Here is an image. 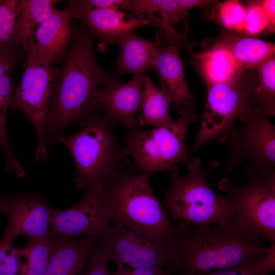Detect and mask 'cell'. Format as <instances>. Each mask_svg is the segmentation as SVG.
<instances>
[{
	"mask_svg": "<svg viewBox=\"0 0 275 275\" xmlns=\"http://www.w3.org/2000/svg\"><path fill=\"white\" fill-rule=\"evenodd\" d=\"M275 268V244L264 255L229 269L213 270L193 275H266Z\"/></svg>",
	"mask_w": 275,
	"mask_h": 275,
	"instance_id": "83f0119b",
	"label": "cell"
},
{
	"mask_svg": "<svg viewBox=\"0 0 275 275\" xmlns=\"http://www.w3.org/2000/svg\"><path fill=\"white\" fill-rule=\"evenodd\" d=\"M19 49H13L0 51V78L11 70L19 61Z\"/></svg>",
	"mask_w": 275,
	"mask_h": 275,
	"instance_id": "836d02e7",
	"label": "cell"
},
{
	"mask_svg": "<svg viewBox=\"0 0 275 275\" xmlns=\"http://www.w3.org/2000/svg\"><path fill=\"white\" fill-rule=\"evenodd\" d=\"M73 19L82 21L94 38L100 41V50L117 42L125 33L138 27L152 26L148 20L142 19L118 9H93L80 6L73 1L68 2Z\"/></svg>",
	"mask_w": 275,
	"mask_h": 275,
	"instance_id": "5bb4252c",
	"label": "cell"
},
{
	"mask_svg": "<svg viewBox=\"0 0 275 275\" xmlns=\"http://www.w3.org/2000/svg\"><path fill=\"white\" fill-rule=\"evenodd\" d=\"M120 48L117 64L119 74H142L153 70L161 48V39L156 35L154 41L141 38L134 30L120 36L116 42Z\"/></svg>",
	"mask_w": 275,
	"mask_h": 275,
	"instance_id": "ac0fdd59",
	"label": "cell"
},
{
	"mask_svg": "<svg viewBox=\"0 0 275 275\" xmlns=\"http://www.w3.org/2000/svg\"><path fill=\"white\" fill-rule=\"evenodd\" d=\"M107 261L101 250L93 242L84 275H111L108 270Z\"/></svg>",
	"mask_w": 275,
	"mask_h": 275,
	"instance_id": "1f68e13d",
	"label": "cell"
},
{
	"mask_svg": "<svg viewBox=\"0 0 275 275\" xmlns=\"http://www.w3.org/2000/svg\"><path fill=\"white\" fill-rule=\"evenodd\" d=\"M81 129L70 135L63 134L57 142L63 144L74 160V182L79 189L103 186L132 168L125 148L113 132L117 123L98 114L80 121Z\"/></svg>",
	"mask_w": 275,
	"mask_h": 275,
	"instance_id": "3957f363",
	"label": "cell"
},
{
	"mask_svg": "<svg viewBox=\"0 0 275 275\" xmlns=\"http://www.w3.org/2000/svg\"><path fill=\"white\" fill-rule=\"evenodd\" d=\"M172 103L153 82L148 76L143 77L142 91V113L138 115L136 125L158 127L171 123L174 120L170 113Z\"/></svg>",
	"mask_w": 275,
	"mask_h": 275,
	"instance_id": "cb8c5ba5",
	"label": "cell"
},
{
	"mask_svg": "<svg viewBox=\"0 0 275 275\" xmlns=\"http://www.w3.org/2000/svg\"><path fill=\"white\" fill-rule=\"evenodd\" d=\"M94 243L117 265L162 269L168 261L167 243L124 227L108 226Z\"/></svg>",
	"mask_w": 275,
	"mask_h": 275,
	"instance_id": "8fae6325",
	"label": "cell"
},
{
	"mask_svg": "<svg viewBox=\"0 0 275 275\" xmlns=\"http://www.w3.org/2000/svg\"><path fill=\"white\" fill-rule=\"evenodd\" d=\"M144 76L135 74L129 81H121L102 87L96 94V100L105 116L116 123H121L129 129L136 125L141 110Z\"/></svg>",
	"mask_w": 275,
	"mask_h": 275,
	"instance_id": "9a60e30c",
	"label": "cell"
},
{
	"mask_svg": "<svg viewBox=\"0 0 275 275\" xmlns=\"http://www.w3.org/2000/svg\"><path fill=\"white\" fill-rule=\"evenodd\" d=\"M216 40L226 48L243 71L253 69L274 56V43L258 38L224 32Z\"/></svg>",
	"mask_w": 275,
	"mask_h": 275,
	"instance_id": "7402d4cb",
	"label": "cell"
},
{
	"mask_svg": "<svg viewBox=\"0 0 275 275\" xmlns=\"http://www.w3.org/2000/svg\"><path fill=\"white\" fill-rule=\"evenodd\" d=\"M54 210L42 195L14 193L9 197L5 213L8 220L2 239L12 243L20 235L27 237L29 241L48 237Z\"/></svg>",
	"mask_w": 275,
	"mask_h": 275,
	"instance_id": "4fadbf2b",
	"label": "cell"
},
{
	"mask_svg": "<svg viewBox=\"0 0 275 275\" xmlns=\"http://www.w3.org/2000/svg\"><path fill=\"white\" fill-rule=\"evenodd\" d=\"M218 18L227 30L243 32L245 23L246 8L239 1L229 0L218 4Z\"/></svg>",
	"mask_w": 275,
	"mask_h": 275,
	"instance_id": "f546056e",
	"label": "cell"
},
{
	"mask_svg": "<svg viewBox=\"0 0 275 275\" xmlns=\"http://www.w3.org/2000/svg\"><path fill=\"white\" fill-rule=\"evenodd\" d=\"M153 69L159 78V89L178 112L188 102L196 99L188 87L177 46L169 44L161 48Z\"/></svg>",
	"mask_w": 275,
	"mask_h": 275,
	"instance_id": "e0dca14e",
	"label": "cell"
},
{
	"mask_svg": "<svg viewBox=\"0 0 275 275\" xmlns=\"http://www.w3.org/2000/svg\"><path fill=\"white\" fill-rule=\"evenodd\" d=\"M196 99L186 104L178 112L180 118L170 124L149 130L138 125L128 129L125 149L142 173L169 172L178 163L188 161L186 138L189 124L197 120Z\"/></svg>",
	"mask_w": 275,
	"mask_h": 275,
	"instance_id": "8992f818",
	"label": "cell"
},
{
	"mask_svg": "<svg viewBox=\"0 0 275 275\" xmlns=\"http://www.w3.org/2000/svg\"><path fill=\"white\" fill-rule=\"evenodd\" d=\"M225 143V148L230 156L224 167L229 174L247 160V166L275 167V125L258 107H253L250 119L241 127L234 126L219 143Z\"/></svg>",
	"mask_w": 275,
	"mask_h": 275,
	"instance_id": "30bf717a",
	"label": "cell"
},
{
	"mask_svg": "<svg viewBox=\"0 0 275 275\" xmlns=\"http://www.w3.org/2000/svg\"><path fill=\"white\" fill-rule=\"evenodd\" d=\"M260 4L266 15L268 22L269 29L271 31L274 30L275 22V1H260Z\"/></svg>",
	"mask_w": 275,
	"mask_h": 275,
	"instance_id": "d590c367",
	"label": "cell"
},
{
	"mask_svg": "<svg viewBox=\"0 0 275 275\" xmlns=\"http://www.w3.org/2000/svg\"><path fill=\"white\" fill-rule=\"evenodd\" d=\"M236 215L228 222L190 229L179 223L167 242L168 275H193L239 266L269 251Z\"/></svg>",
	"mask_w": 275,
	"mask_h": 275,
	"instance_id": "6da1fadb",
	"label": "cell"
},
{
	"mask_svg": "<svg viewBox=\"0 0 275 275\" xmlns=\"http://www.w3.org/2000/svg\"><path fill=\"white\" fill-rule=\"evenodd\" d=\"M219 163L214 161L204 168L201 159L194 157L186 163L185 176L180 175L177 166L168 172L170 184L163 203L171 219L203 227L228 222L236 215L227 198L214 193L206 181Z\"/></svg>",
	"mask_w": 275,
	"mask_h": 275,
	"instance_id": "5b68a950",
	"label": "cell"
},
{
	"mask_svg": "<svg viewBox=\"0 0 275 275\" xmlns=\"http://www.w3.org/2000/svg\"><path fill=\"white\" fill-rule=\"evenodd\" d=\"M179 4L187 11L195 7H200L205 10L210 8L216 2L215 1L178 0Z\"/></svg>",
	"mask_w": 275,
	"mask_h": 275,
	"instance_id": "8d00e7d4",
	"label": "cell"
},
{
	"mask_svg": "<svg viewBox=\"0 0 275 275\" xmlns=\"http://www.w3.org/2000/svg\"><path fill=\"white\" fill-rule=\"evenodd\" d=\"M73 18L67 8L56 9L36 29L34 44L26 52L53 66L62 62L73 40Z\"/></svg>",
	"mask_w": 275,
	"mask_h": 275,
	"instance_id": "2e32d148",
	"label": "cell"
},
{
	"mask_svg": "<svg viewBox=\"0 0 275 275\" xmlns=\"http://www.w3.org/2000/svg\"><path fill=\"white\" fill-rule=\"evenodd\" d=\"M19 0H0V51L16 47Z\"/></svg>",
	"mask_w": 275,
	"mask_h": 275,
	"instance_id": "484cf974",
	"label": "cell"
},
{
	"mask_svg": "<svg viewBox=\"0 0 275 275\" xmlns=\"http://www.w3.org/2000/svg\"><path fill=\"white\" fill-rule=\"evenodd\" d=\"M103 186L114 226L167 243L176 235L179 223L173 224L166 216L148 175L133 173L132 168Z\"/></svg>",
	"mask_w": 275,
	"mask_h": 275,
	"instance_id": "277c9868",
	"label": "cell"
},
{
	"mask_svg": "<svg viewBox=\"0 0 275 275\" xmlns=\"http://www.w3.org/2000/svg\"><path fill=\"white\" fill-rule=\"evenodd\" d=\"M53 236L54 249L43 275H84L93 241L87 237L65 238Z\"/></svg>",
	"mask_w": 275,
	"mask_h": 275,
	"instance_id": "ffe728a7",
	"label": "cell"
},
{
	"mask_svg": "<svg viewBox=\"0 0 275 275\" xmlns=\"http://www.w3.org/2000/svg\"><path fill=\"white\" fill-rule=\"evenodd\" d=\"M25 69L20 81L12 93L10 108L23 112L32 122L38 139L35 158L43 161L48 149L45 124L59 69L41 60L32 52L26 53Z\"/></svg>",
	"mask_w": 275,
	"mask_h": 275,
	"instance_id": "9c48e42d",
	"label": "cell"
},
{
	"mask_svg": "<svg viewBox=\"0 0 275 275\" xmlns=\"http://www.w3.org/2000/svg\"><path fill=\"white\" fill-rule=\"evenodd\" d=\"M258 85L253 69L230 79L207 86L206 102L201 125L193 146L187 150L191 154L205 144L219 143L232 129L238 119L243 124L250 119L253 107L250 97Z\"/></svg>",
	"mask_w": 275,
	"mask_h": 275,
	"instance_id": "52a82bcc",
	"label": "cell"
},
{
	"mask_svg": "<svg viewBox=\"0 0 275 275\" xmlns=\"http://www.w3.org/2000/svg\"><path fill=\"white\" fill-rule=\"evenodd\" d=\"M28 263L25 248L17 249L3 239L0 241V275H23Z\"/></svg>",
	"mask_w": 275,
	"mask_h": 275,
	"instance_id": "f1b7e54d",
	"label": "cell"
},
{
	"mask_svg": "<svg viewBox=\"0 0 275 275\" xmlns=\"http://www.w3.org/2000/svg\"><path fill=\"white\" fill-rule=\"evenodd\" d=\"M8 199V195H0V213H5Z\"/></svg>",
	"mask_w": 275,
	"mask_h": 275,
	"instance_id": "74e56055",
	"label": "cell"
},
{
	"mask_svg": "<svg viewBox=\"0 0 275 275\" xmlns=\"http://www.w3.org/2000/svg\"><path fill=\"white\" fill-rule=\"evenodd\" d=\"M242 169L250 181L236 186L227 178L221 179L218 188L234 207L236 215L262 238L275 242V167L253 168L243 165Z\"/></svg>",
	"mask_w": 275,
	"mask_h": 275,
	"instance_id": "ba28073f",
	"label": "cell"
},
{
	"mask_svg": "<svg viewBox=\"0 0 275 275\" xmlns=\"http://www.w3.org/2000/svg\"><path fill=\"white\" fill-rule=\"evenodd\" d=\"M138 18L148 20L153 26L162 29L170 44L177 46L183 36L178 35L173 28L175 23L183 20L187 11L178 1L129 0L124 9Z\"/></svg>",
	"mask_w": 275,
	"mask_h": 275,
	"instance_id": "d6986e66",
	"label": "cell"
},
{
	"mask_svg": "<svg viewBox=\"0 0 275 275\" xmlns=\"http://www.w3.org/2000/svg\"><path fill=\"white\" fill-rule=\"evenodd\" d=\"M112 223V214L104 186L87 189L75 205L64 210L54 209L50 234L65 238L84 235L98 239Z\"/></svg>",
	"mask_w": 275,
	"mask_h": 275,
	"instance_id": "7c38bea8",
	"label": "cell"
},
{
	"mask_svg": "<svg viewBox=\"0 0 275 275\" xmlns=\"http://www.w3.org/2000/svg\"><path fill=\"white\" fill-rule=\"evenodd\" d=\"M54 237L51 234L43 239L30 241L25 247L28 263L23 275H43L51 258Z\"/></svg>",
	"mask_w": 275,
	"mask_h": 275,
	"instance_id": "4316f807",
	"label": "cell"
},
{
	"mask_svg": "<svg viewBox=\"0 0 275 275\" xmlns=\"http://www.w3.org/2000/svg\"><path fill=\"white\" fill-rule=\"evenodd\" d=\"M191 64L196 67L206 86L242 74V70L226 48L215 40L203 50L194 54Z\"/></svg>",
	"mask_w": 275,
	"mask_h": 275,
	"instance_id": "44dd1931",
	"label": "cell"
},
{
	"mask_svg": "<svg viewBox=\"0 0 275 275\" xmlns=\"http://www.w3.org/2000/svg\"><path fill=\"white\" fill-rule=\"evenodd\" d=\"M258 85L250 97L252 107H258L267 116L275 115V56L255 67Z\"/></svg>",
	"mask_w": 275,
	"mask_h": 275,
	"instance_id": "d4e9b609",
	"label": "cell"
},
{
	"mask_svg": "<svg viewBox=\"0 0 275 275\" xmlns=\"http://www.w3.org/2000/svg\"><path fill=\"white\" fill-rule=\"evenodd\" d=\"M58 1L19 0L16 47L27 52L34 45L33 36L38 26L49 17Z\"/></svg>",
	"mask_w": 275,
	"mask_h": 275,
	"instance_id": "603a6c76",
	"label": "cell"
},
{
	"mask_svg": "<svg viewBox=\"0 0 275 275\" xmlns=\"http://www.w3.org/2000/svg\"><path fill=\"white\" fill-rule=\"evenodd\" d=\"M111 275H168L166 269L154 268H135L128 270L124 266L117 265L115 271Z\"/></svg>",
	"mask_w": 275,
	"mask_h": 275,
	"instance_id": "e575fe53",
	"label": "cell"
},
{
	"mask_svg": "<svg viewBox=\"0 0 275 275\" xmlns=\"http://www.w3.org/2000/svg\"><path fill=\"white\" fill-rule=\"evenodd\" d=\"M94 37L85 26L73 24V40L59 69L45 124L50 145L70 124L98 114L99 89L121 80L104 71L93 50Z\"/></svg>",
	"mask_w": 275,
	"mask_h": 275,
	"instance_id": "7a4b0ae2",
	"label": "cell"
},
{
	"mask_svg": "<svg viewBox=\"0 0 275 275\" xmlns=\"http://www.w3.org/2000/svg\"><path fill=\"white\" fill-rule=\"evenodd\" d=\"M246 8L244 32L250 36L258 35L269 29V22L260 1L252 2Z\"/></svg>",
	"mask_w": 275,
	"mask_h": 275,
	"instance_id": "4dcf8cb0",
	"label": "cell"
},
{
	"mask_svg": "<svg viewBox=\"0 0 275 275\" xmlns=\"http://www.w3.org/2000/svg\"><path fill=\"white\" fill-rule=\"evenodd\" d=\"M129 0H73V2L83 7L93 9H123Z\"/></svg>",
	"mask_w": 275,
	"mask_h": 275,
	"instance_id": "d6a6232c",
	"label": "cell"
}]
</instances>
